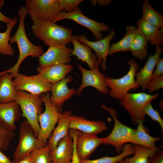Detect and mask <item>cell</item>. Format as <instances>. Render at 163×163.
Here are the masks:
<instances>
[{
    "label": "cell",
    "instance_id": "cell-1",
    "mask_svg": "<svg viewBox=\"0 0 163 163\" xmlns=\"http://www.w3.org/2000/svg\"><path fill=\"white\" fill-rule=\"evenodd\" d=\"M27 12L24 6H21L19 9V24L18 28L14 35L10 36L9 42L11 44L17 43L19 51V56L15 65L10 69L5 71L10 73L13 78L19 74V66L22 61L26 57L31 56L32 57H39L44 53L42 47L33 44L27 37L25 30L24 23Z\"/></svg>",
    "mask_w": 163,
    "mask_h": 163
},
{
    "label": "cell",
    "instance_id": "cell-2",
    "mask_svg": "<svg viewBox=\"0 0 163 163\" xmlns=\"http://www.w3.org/2000/svg\"><path fill=\"white\" fill-rule=\"evenodd\" d=\"M32 33L47 46L69 45L73 36L72 30L57 24L51 20L33 22Z\"/></svg>",
    "mask_w": 163,
    "mask_h": 163
},
{
    "label": "cell",
    "instance_id": "cell-3",
    "mask_svg": "<svg viewBox=\"0 0 163 163\" xmlns=\"http://www.w3.org/2000/svg\"><path fill=\"white\" fill-rule=\"evenodd\" d=\"M42 94L35 95L24 91H17L16 101L21 110V116L31 125L37 138L40 130L38 117L43 112Z\"/></svg>",
    "mask_w": 163,
    "mask_h": 163
},
{
    "label": "cell",
    "instance_id": "cell-4",
    "mask_svg": "<svg viewBox=\"0 0 163 163\" xmlns=\"http://www.w3.org/2000/svg\"><path fill=\"white\" fill-rule=\"evenodd\" d=\"M127 64L129 66L128 72L119 78L106 77L107 84L109 89V95L117 100L123 99L131 90H135L139 88L135 78L138 71L139 65L133 59L129 60Z\"/></svg>",
    "mask_w": 163,
    "mask_h": 163
},
{
    "label": "cell",
    "instance_id": "cell-5",
    "mask_svg": "<svg viewBox=\"0 0 163 163\" xmlns=\"http://www.w3.org/2000/svg\"><path fill=\"white\" fill-rule=\"evenodd\" d=\"M43 103L44 104L45 110L38 117L40 123V130L37 137L43 146L46 145L47 140L58 123L61 112L50 101V94L48 92L42 94Z\"/></svg>",
    "mask_w": 163,
    "mask_h": 163
},
{
    "label": "cell",
    "instance_id": "cell-6",
    "mask_svg": "<svg viewBox=\"0 0 163 163\" xmlns=\"http://www.w3.org/2000/svg\"><path fill=\"white\" fill-rule=\"evenodd\" d=\"M101 107L108 111L112 116L114 121L113 129L110 134L107 137L104 144L110 145L114 147L116 152L120 153L123 145L128 142L132 143L136 129L126 126L117 119V113L114 108H108L104 104Z\"/></svg>",
    "mask_w": 163,
    "mask_h": 163
},
{
    "label": "cell",
    "instance_id": "cell-7",
    "mask_svg": "<svg viewBox=\"0 0 163 163\" xmlns=\"http://www.w3.org/2000/svg\"><path fill=\"white\" fill-rule=\"evenodd\" d=\"M159 95V93L153 95L143 92L128 93L119 102L128 112L133 123L137 124L139 120L144 121L145 119L144 109L146 105L158 97Z\"/></svg>",
    "mask_w": 163,
    "mask_h": 163
},
{
    "label": "cell",
    "instance_id": "cell-8",
    "mask_svg": "<svg viewBox=\"0 0 163 163\" xmlns=\"http://www.w3.org/2000/svg\"><path fill=\"white\" fill-rule=\"evenodd\" d=\"M19 142L14 152V163H18L36 149L43 146L35 135L33 129L26 119L20 124Z\"/></svg>",
    "mask_w": 163,
    "mask_h": 163
},
{
    "label": "cell",
    "instance_id": "cell-9",
    "mask_svg": "<svg viewBox=\"0 0 163 163\" xmlns=\"http://www.w3.org/2000/svg\"><path fill=\"white\" fill-rule=\"evenodd\" d=\"M64 19L72 20L89 30L93 34L95 41L103 38L101 31L108 32L110 29V28L107 24L98 22L86 17L83 14L79 7L71 12L62 11L51 21L56 23Z\"/></svg>",
    "mask_w": 163,
    "mask_h": 163
},
{
    "label": "cell",
    "instance_id": "cell-10",
    "mask_svg": "<svg viewBox=\"0 0 163 163\" xmlns=\"http://www.w3.org/2000/svg\"><path fill=\"white\" fill-rule=\"evenodd\" d=\"M25 6L33 22L51 20L62 11L58 0H26Z\"/></svg>",
    "mask_w": 163,
    "mask_h": 163
},
{
    "label": "cell",
    "instance_id": "cell-11",
    "mask_svg": "<svg viewBox=\"0 0 163 163\" xmlns=\"http://www.w3.org/2000/svg\"><path fill=\"white\" fill-rule=\"evenodd\" d=\"M13 84L17 91H27L35 95L51 91L52 86L39 74L28 76L19 74L14 78Z\"/></svg>",
    "mask_w": 163,
    "mask_h": 163
},
{
    "label": "cell",
    "instance_id": "cell-12",
    "mask_svg": "<svg viewBox=\"0 0 163 163\" xmlns=\"http://www.w3.org/2000/svg\"><path fill=\"white\" fill-rule=\"evenodd\" d=\"M78 67L82 74V82L77 91L76 95L80 96L86 87L91 86L96 89L101 93L105 94L109 92L105 80L106 75L101 73L97 66L93 70H88L78 65Z\"/></svg>",
    "mask_w": 163,
    "mask_h": 163
},
{
    "label": "cell",
    "instance_id": "cell-13",
    "mask_svg": "<svg viewBox=\"0 0 163 163\" xmlns=\"http://www.w3.org/2000/svg\"><path fill=\"white\" fill-rule=\"evenodd\" d=\"M47 51L39 57V67L57 64H68L71 61V50L64 45H50Z\"/></svg>",
    "mask_w": 163,
    "mask_h": 163
},
{
    "label": "cell",
    "instance_id": "cell-14",
    "mask_svg": "<svg viewBox=\"0 0 163 163\" xmlns=\"http://www.w3.org/2000/svg\"><path fill=\"white\" fill-rule=\"evenodd\" d=\"M115 34V31L112 28L110 33L104 38L94 42L89 40L84 34L78 35L79 42L87 45L94 51L103 71L106 69L107 58L110 52V42L114 38Z\"/></svg>",
    "mask_w": 163,
    "mask_h": 163
},
{
    "label": "cell",
    "instance_id": "cell-15",
    "mask_svg": "<svg viewBox=\"0 0 163 163\" xmlns=\"http://www.w3.org/2000/svg\"><path fill=\"white\" fill-rule=\"evenodd\" d=\"M105 139L96 135L79 131L75 139V149L80 160L89 159L92 153L101 144H104Z\"/></svg>",
    "mask_w": 163,
    "mask_h": 163
},
{
    "label": "cell",
    "instance_id": "cell-16",
    "mask_svg": "<svg viewBox=\"0 0 163 163\" xmlns=\"http://www.w3.org/2000/svg\"><path fill=\"white\" fill-rule=\"evenodd\" d=\"M72 77L69 76L52 84L50 101L60 112L64 102L76 95L77 91L75 88L69 89L68 87V83L72 82Z\"/></svg>",
    "mask_w": 163,
    "mask_h": 163
},
{
    "label": "cell",
    "instance_id": "cell-17",
    "mask_svg": "<svg viewBox=\"0 0 163 163\" xmlns=\"http://www.w3.org/2000/svg\"><path fill=\"white\" fill-rule=\"evenodd\" d=\"M78 130L84 133L94 135L106 130L107 126L104 122L97 120H90L83 116L71 115L69 129Z\"/></svg>",
    "mask_w": 163,
    "mask_h": 163
},
{
    "label": "cell",
    "instance_id": "cell-18",
    "mask_svg": "<svg viewBox=\"0 0 163 163\" xmlns=\"http://www.w3.org/2000/svg\"><path fill=\"white\" fill-rule=\"evenodd\" d=\"M74 143L72 138L68 133L59 142L56 147L50 151V157L53 163H71Z\"/></svg>",
    "mask_w": 163,
    "mask_h": 163
},
{
    "label": "cell",
    "instance_id": "cell-19",
    "mask_svg": "<svg viewBox=\"0 0 163 163\" xmlns=\"http://www.w3.org/2000/svg\"><path fill=\"white\" fill-rule=\"evenodd\" d=\"M162 51L161 46H156L155 54L149 55L144 66L136 73V82L142 90L146 89V85L152 79L154 69Z\"/></svg>",
    "mask_w": 163,
    "mask_h": 163
},
{
    "label": "cell",
    "instance_id": "cell-20",
    "mask_svg": "<svg viewBox=\"0 0 163 163\" xmlns=\"http://www.w3.org/2000/svg\"><path fill=\"white\" fill-rule=\"evenodd\" d=\"M71 43L73 46V49L71 50V56H75L77 59L86 63L90 70L94 69L97 66L99 67L100 66L96 56L92 53V49L87 45L79 42L77 35H73Z\"/></svg>",
    "mask_w": 163,
    "mask_h": 163
},
{
    "label": "cell",
    "instance_id": "cell-21",
    "mask_svg": "<svg viewBox=\"0 0 163 163\" xmlns=\"http://www.w3.org/2000/svg\"><path fill=\"white\" fill-rule=\"evenodd\" d=\"M20 109L16 101L0 104V123L10 130H15L14 122L22 116Z\"/></svg>",
    "mask_w": 163,
    "mask_h": 163
},
{
    "label": "cell",
    "instance_id": "cell-22",
    "mask_svg": "<svg viewBox=\"0 0 163 163\" xmlns=\"http://www.w3.org/2000/svg\"><path fill=\"white\" fill-rule=\"evenodd\" d=\"M73 69L68 64H57L44 67H37L38 74L49 82L53 84L66 78Z\"/></svg>",
    "mask_w": 163,
    "mask_h": 163
},
{
    "label": "cell",
    "instance_id": "cell-23",
    "mask_svg": "<svg viewBox=\"0 0 163 163\" xmlns=\"http://www.w3.org/2000/svg\"><path fill=\"white\" fill-rule=\"evenodd\" d=\"M71 114L70 110L61 113L57 126L55 128L47 142L49 144L50 151L54 150L59 141L68 134Z\"/></svg>",
    "mask_w": 163,
    "mask_h": 163
},
{
    "label": "cell",
    "instance_id": "cell-24",
    "mask_svg": "<svg viewBox=\"0 0 163 163\" xmlns=\"http://www.w3.org/2000/svg\"><path fill=\"white\" fill-rule=\"evenodd\" d=\"M137 28L148 42L156 46L163 44V27L159 28L143 20L141 18L136 22Z\"/></svg>",
    "mask_w": 163,
    "mask_h": 163
},
{
    "label": "cell",
    "instance_id": "cell-25",
    "mask_svg": "<svg viewBox=\"0 0 163 163\" xmlns=\"http://www.w3.org/2000/svg\"><path fill=\"white\" fill-rule=\"evenodd\" d=\"M13 78L10 73L0 72V104L16 101L17 91L13 85Z\"/></svg>",
    "mask_w": 163,
    "mask_h": 163
},
{
    "label": "cell",
    "instance_id": "cell-26",
    "mask_svg": "<svg viewBox=\"0 0 163 163\" xmlns=\"http://www.w3.org/2000/svg\"><path fill=\"white\" fill-rule=\"evenodd\" d=\"M143 121L139 120L137 122V128L134 135L132 143L153 149L156 147L155 142L161 139L160 137L151 136L147 132L143 124Z\"/></svg>",
    "mask_w": 163,
    "mask_h": 163
},
{
    "label": "cell",
    "instance_id": "cell-27",
    "mask_svg": "<svg viewBox=\"0 0 163 163\" xmlns=\"http://www.w3.org/2000/svg\"><path fill=\"white\" fill-rule=\"evenodd\" d=\"M133 147L134 155L130 158L126 157L117 163H147L149 158L158 152L162 146L151 149L134 144Z\"/></svg>",
    "mask_w": 163,
    "mask_h": 163
},
{
    "label": "cell",
    "instance_id": "cell-28",
    "mask_svg": "<svg viewBox=\"0 0 163 163\" xmlns=\"http://www.w3.org/2000/svg\"><path fill=\"white\" fill-rule=\"evenodd\" d=\"M124 36L118 42L113 43L110 46L109 55H112L119 52L129 50L131 46L135 37L137 28L134 26H127Z\"/></svg>",
    "mask_w": 163,
    "mask_h": 163
},
{
    "label": "cell",
    "instance_id": "cell-29",
    "mask_svg": "<svg viewBox=\"0 0 163 163\" xmlns=\"http://www.w3.org/2000/svg\"><path fill=\"white\" fill-rule=\"evenodd\" d=\"M142 11L141 18L144 21L159 28L163 27L162 15L152 6L148 0H144Z\"/></svg>",
    "mask_w": 163,
    "mask_h": 163
},
{
    "label": "cell",
    "instance_id": "cell-30",
    "mask_svg": "<svg viewBox=\"0 0 163 163\" xmlns=\"http://www.w3.org/2000/svg\"><path fill=\"white\" fill-rule=\"evenodd\" d=\"M136 28V34L129 51L135 57L143 60L147 57L148 51L146 47L148 42L140 31Z\"/></svg>",
    "mask_w": 163,
    "mask_h": 163
},
{
    "label": "cell",
    "instance_id": "cell-31",
    "mask_svg": "<svg viewBox=\"0 0 163 163\" xmlns=\"http://www.w3.org/2000/svg\"><path fill=\"white\" fill-rule=\"evenodd\" d=\"M18 22L17 17L12 18L11 22L6 24L5 31L2 33L0 32V54L8 56H13L14 55V50L9 43V40L12 30Z\"/></svg>",
    "mask_w": 163,
    "mask_h": 163
},
{
    "label": "cell",
    "instance_id": "cell-32",
    "mask_svg": "<svg viewBox=\"0 0 163 163\" xmlns=\"http://www.w3.org/2000/svg\"><path fill=\"white\" fill-rule=\"evenodd\" d=\"M135 151L130 143L125 144L122 152L119 155L113 157L105 156L94 160H80V163H117L129 155L134 154Z\"/></svg>",
    "mask_w": 163,
    "mask_h": 163
},
{
    "label": "cell",
    "instance_id": "cell-33",
    "mask_svg": "<svg viewBox=\"0 0 163 163\" xmlns=\"http://www.w3.org/2000/svg\"><path fill=\"white\" fill-rule=\"evenodd\" d=\"M50 149L49 144L35 149L30 154L33 163H53L50 157Z\"/></svg>",
    "mask_w": 163,
    "mask_h": 163
},
{
    "label": "cell",
    "instance_id": "cell-34",
    "mask_svg": "<svg viewBox=\"0 0 163 163\" xmlns=\"http://www.w3.org/2000/svg\"><path fill=\"white\" fill-rule=\"evenodd\" d=\"M14 136L13 131L8 129L0 123V149L1 150L5 151L8 149Z\"/></svg>",
    "mask_w": 163,
    "mask_h": 163
},
{
    "label": "cell",
    "instance_id": "cell-35",
    "mask_svg": "<svg viewBox=\"0 0 163 163\" xmlns=\"http://www.w3.org/2000/svg\"><path fill=\"white\" fill-rule=\"evenodd\" d=\"M82 0H58L59 7L62 11L71 12L74 10Z\"/></svg>",
    "mask_w": 163,
    "mask_h": 163
},
{
    "label": "cell",
    "instance_id": "cell-36",
    "mask_svg": "<svg viewBox=\"0 0 163 163\" xmlns=\"http://www.w3.org/2000/svg\"><path fill=\"white\" fill-rule=\"evenodd\" d=\"M145 114L148 115L153 120L157 122L160 125L163 132V120L157 110L154 109L151 102L147 104L144 109Z\"/></svg>",
    "mask_w": 163,
    "mask_h": 163
},
{
    "label": "cell",
    "instance_id": "cell-37",
    "mask_svg": "<svg viewBox=\"0 0 163 163\" xmlns=\"http://www.w3.org/2000/svg\"><path fill=\"white\" fill-rule=\"evenodd\" d=\"M163 88V74L152 78L146 86L149 93Z\"/></svg>",
    "mask_w": 163,
    "mask_h": 163
},
{
    "label": "cell",
    "instance_id": "cell-38",
    "mask_svg": "<svg viewBox=\"0 0 163 163\" xmlns=\"http://www.w3.org/2000/svg\"><path fill=\"white\" fill-rule=\"evenodd\" d=\"M79 132L75 129H69V133L72 138L74 143L73 156L71 163H80V159L78 156L75 149V139Z\"/></svg>",
    "mask_w": 163,
    "mask_h": 163
},
{
    "label": "cell",
    "instance_id": "cell-39",
    "mask_svg": "<svg viewBox=\"0 0 163 163\" xmlns=\"http://www.w3.org/2000/svg\"><path fill=\"white\" fill-rule=\"evenodd\" d=\"M147 163H163V150L160 149L156 153L150 157Z\"/></svg>",
    "mask_w": 163,
    "mask_h": 163
},
{
    "label": "cell",
    "instance_id": "cell-40",
    "mask_svg": "<svg viewBox=\"0 0 163 163\" xmlns=\"http://www.w3.org/2000/svg\"><path fill=\"white\" fill-rule=\"evenodd\" d=\"M156 69L153 72L152 78L162 75L163 74V59H159L156 64Z\"/></svg>",
    "mask_w": 163,
    "mask_h": 163
},
{
    "label": "cell",
    "instance_id": "cell-41",
    "mask_svg": "<svg viewBox=\"0 0 163 163\" xmlns=\"http://www.w3.org/2000/svg\"><path fill=\"white\" fill-rule=\"evenodd\" d=\"M4 4L5 2L4 0H0V22H4L7 24L11 22L12 18L5 15L1 12L0 10L3 7Z\"/></svg>",
    "mask_w": 163,
    "mask_h": 163
},
{
    "label": "cell",
    "instance_id": "cell-42",
    "mask_svg": "<svg viewBox=\"0 0 163 163\" xmlns=\"http://www.w3.org/2000/svg\"><path fill=\"white\" fill-rule=\"evenodd\" d=\"M90 2L93 5H97L101 6H107L110 5L112 1L110 0H91Z\"/></svg>",
    "mask_w": 163,
    "mask_h": 163
},
{
    "label": "cell",
    "instance_id": "cell-43",
    "mask_svg": "<svg viewBox=\"0 0 163 163\" xmlns=\"http://www.w3.org/2000/svg\"><path fill=\"white\" fill-rule=\"evenodd\" d=\"M0 163H14L13 161H11L7 156L2 152L0 149Z\"/></svg>",
    "mask_w": 163,
    "mask_h": 163
},
{
    "label": "cell",
    "instance_id": "cell-44",
    "mask_svg": "<svg viewBox=\"0 0 163 163\" xmlns=\"http://www.w3.org/2000/svg\"><path fill=\"white\" fill-rule=\"evenodd\" d=\"M18 163H33V161L32 158L30 154Z\"/></svg>",
    "mask_w": 163,
    "mask_h": 163
},
{
    "label": "cell",
    "instance_id": "cell-45",
    "mask_svg": "<svg viewBox=\"0 0 163 163\" xmlns=\"http://www.w3.org/2000/svg\"></svg>",
    "mask_w": 163,
    "mask_h": 163
}]
</instances>
